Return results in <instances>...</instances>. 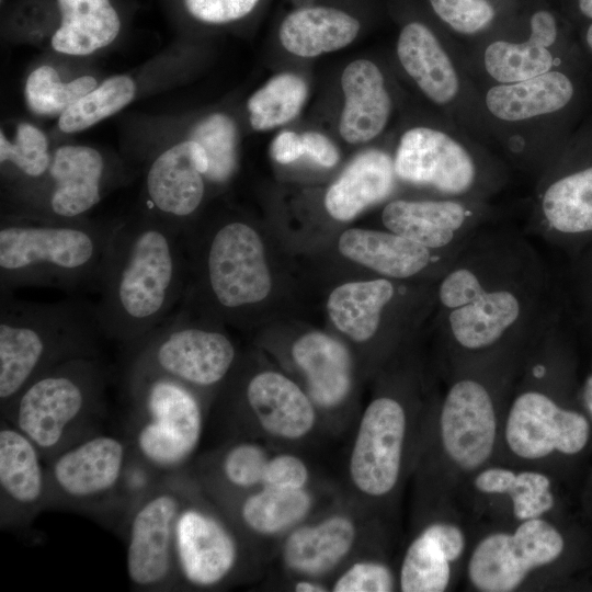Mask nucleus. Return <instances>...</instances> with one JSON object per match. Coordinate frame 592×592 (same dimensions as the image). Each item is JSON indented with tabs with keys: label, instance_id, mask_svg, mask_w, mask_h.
Instances as JSON below:
<instances>
[{
	"label": "nucleus",
	"instance_id": "1",
	"mask_svg": "<svg viewBox=\"0 0 592 592\" xmlns=\"http://www.w3.org/2000/svg\"><path fill=\"white\" fill-rule=\"evenodd\" d=\"M449 373L520 363L554 315L539 251L520 232L479 229L435 284Z\"/></svg>",
	"mask_w": 592,
	"mask_h": 592
},
{
	"label": "nucleus",
	"instance_id": "2",
	"mask_svg": "<svg viewBox=\"0 0 592 592\" xmlns=\"http://www.w3.org/2000/svg\"><path fill=\"white\" fill-rule=\"evenodd\" d=\"M517 371V364H499L449 373L446 391L434 402L417 466L429 514L451 511L468 480L497 462Z\"/></svg>",
	"mask_w": 592,
	"mask_h": 592
},
{
	"label": "nucleus",
	"instance_id": "3",
	"mask_svg": "<svg viewBox=\"0 0 592 592\" xmlns=\"http://www.w3.org/2000/svg\"><path fill=\"white\" fill-rule=\"evenodd\" d=\"M184 234L145 209L123 219L105 255L95 303L103 337L127 348L163 322L184 296Z\"/></svg>",
	"mask_w": 592,
	"mask_h": 592
},
{
	"label": "nucleus",
	"instance_id": "4",
	"mask_svg": "<svg viewBox=\"0 0 592 592\" xmlns=\"http://www.w3.org/2000/svg\"><path fill=\"white\" fill-rule=\"evenodd\" d=\"M122 221L2 214L0 292L33 286L98 292L106 252Z\"/></svg>",
	"mask_w": 592,
	"mask_h": 592
},
{
	"label": "nucleus",
	"instance_id": "5",
	"mask_svg": "<svg viewBox=\"0 0 592 592\" xmlns=\"http://www.w3.org/2000/svg\"><path fill=\"white\" fill-rule=\"evenodd\" d=\"M102 337L95 304L87 299L38 303L0 292V411L39 374L100 357Z\"/></svg>",
	"mask_w": 592,
	"mask_h": 592
},
{
	"label": "nucleus",
	"instance_id": "6",
	"mask_svg": "<svg viewBox=\"0 0 592 592\" xmlns=\"http://www.w3.org/2000/svg\"><path fill=\"white\" fill-rule=\"evenodd\" d=\"M109 374L101 357L77 358L33 378L1 411L41 451L46 462L93 433L105 411Z\"/></svg>",
	"mask_w": 592,
	"mask_h": 592
},
{
	"label": "nucleus",
	"instance_id": "7",
	"mask_svg": "<svg viewBox=\"0 0 592 592\" xmlns=\"http://www.w3.org/2000/svg\"><path fill=\"white\" fill-rule=\"evenodd\" d=\"M433 406L395 392H383L366 406L348 462L350 483L366 503L389 504L400 492L418 466Z\"/></svg>",
	"mask_w": 592,
	"mask_h": 592
},
{
	"label": "nucleus",
	"instance_id": "8",
	"mask_svg": "<svg viewBox=\"0 0 592 592\" xmlns=\"http://www.w3.org/2000/svg\"><path fill=\"white\" fill-rule=\"evenodd\" d=\"M392 158L397 179L440 197L489 201L508 181L505 163L456 124L408 128Z\"/></svg>",
	"mask_w": 592,
	"mask_h": 592
},
{
	"label": "nucleus",
	"instance_id": "9",
	"mask_svg": "<svg viewBox=\"0 0 592 592\" xmlns=\"http://www.w3.org/2000/svg\"><path fill=\"white\" fill-rule=\"evenodd\" d=\"M125 386L132 403V453L161 475L181 471L204 430L203 394L150 371H125Z\"/></svg>",
	"mask_w": 592,
	"mask_h": 592
},
{
	"label": "nucleus",
	"instance_id": "10",
	"mask_svg": "<svg viewBox=\"0 0 592 592\" xmlns=\"http://www.w3.org/2000/svg\"><path fill=\"white\" fill-rule=\"evenodd\" d=\"M566 540L548 516L528 519L481 535L469 549L465 573L479 592L544 587V576L563 555Z\"/></svg>",
	"mask_w": 592,
	"mask_h": 592
},
{
	"label": "nucleus",
	"instance_id": "11",
	"mask_svg": "<svg viewBox=\"0 0 592 592\" xmlns=\"http://www.w3.org/2000/svg\"><path fill=\"white\" fill-rule=\"evenodd\" d=\"M589 439V418L563 407L551 391L515 379L496 463L544 470V462L579 454Z\"/></svg>",
	"mask_w": 592,
	"mask_h": 592
},
{
	"label": "nucleus",
	"instance_id": "12",
	"mask_svg": "<svg viewBox=\"0 0 592 592\" xmlns=\"http://www.w3.org/2000/svg\"><path fill=\"white\" fill-rule=\"evenodd\" d=\"M125 350V371L156 372L202 394L223 383L236 362L235 345L224 332L191 322L183 310Z\"/></svg>",
	"mask_w": 592,
	"mask_h": 592
},
{
	"label": "nucleus",
	"instance_id": "13",
	"mask_svg": "<svg viewBox=\"0 0 592 592\" xmlns=\"http://www.w3.org/2000/svg\"><path fill=\"white\" fill-rule=\"evenodd\" d=\"M480 91L489 137H498L508 159L536 174L534 135L547 118L572 101L574 86L559 68L513 83H491Z\"/></svg>",
	"mask_w": 592,
	"mask_h": 592
},
{
	"label": "nucleus",
	"instance_id": "14",
	"mask_svg": "<svg viewBox=\"0 0 592 592\" xmlns=\"http://www.w3.org/2000/svg\"><path fill=\"white\" fill-rule=\"evenodd\" d=\"M194 483L182 470L164 475L128 511L126 569L135 590L177 589L174 527Z\"/></svg>",
	"mask_w": 592,
	"mask_h": 592
},
{
	"label": "nucleus",
	"instance_id": "15",
	"mask_svg": "<svg viewBox=\"0 0 592 592\" xmlns=\"http://www.w3.org/2000/svg\"><path fill=\"white\" fill-rule=\"evenodd\" d=\"M177 589L207 591L237 580L244 563L241 535L194 483L174 527Z\"/></svg>",
	"mask_w": 592,
	"mask_h": 592
},
{
	"label": "nucleus",
	"instance_id": "16",
	"mask_svg": "<svg viewBox=\"0 0 592 592\" xmlns=\"http://www.w3.org/2000/svg\"><path fill=\"white\" fill-rule=\"evenodd\" d=\"M396 54L405 72L431 103L447 111L453 123L470 135L481 141L488 139L480 91L455 50L452 53L428 25L412 21L400 30Z\"/></svg>",
	"mask_w": 592,
	"mask_h": 592
},
{
	"label": "nucleus",
	"instance_id": "17",
	"mask_svg": "<svg viewBox=\"0 0 592 592\" xmlns=\"http://www.w3.org/2000/svg\"><path fill=\"white\" fill-rule=\"evenodd\" d=\"M130 454L127 440L94 432L64 448L47 462L49 508H124L121 483Z\"/></svg>",
	"mask_w": 592,
	"mask_h": 592
},
{
	"label": "nucleus",
	"instance_id": "18",
	"mask_svg": "<svg viewBox=\"0 0 592 592\" xmlns=\"http://www.w3.org/2000/svg\"><path fill=\"white\" fill-rule=\"evenodd\" d=\"M196 267L201 288L224 311L260 303L271 291L262 240L244 221L219 225L205 242Z\"/></svg>",
	"mask_w": 592,
	"mask_h": 592
},
{
	"label": "nucleus",
	"instance_id": "19",
	"mask_svg": "<svg viewBox=\"0 0 592 592\" xmlns=\"http://www.w3.org/2000/svg\"><path fill=\"white\" fill-rule=\"evenodd\" d=\"M109 175L107 163L95 148L60 146L44 180L3 214L47 220L86 218L101 201Z\"/></svg>",
	"mask_w": 592,
	"mask_h": 592
},
{
	"label": "nucleus",
	"instance_id": "20",
	"mask_svg": "<svg viewBox=\"0 0 592 592\" xmlns=\"http://www.w3.org/2000/svg\"><path fill=\"white\" fill-rule=\"evenodd\" d=\"M488 201L433 197L392 200L382 213L387 230L431 250L453 252L492 219Z\"/></svg>",
	"mask_w": 592,
	"mask_h": 592
},
{
	"label": "nucleus",
	"instance_id": "21",
	"mask_svg": "<svg viewBox=\"0 0 592 592\" xmlns=\"http://www.w3.org/2000/svg\"><path fill=\"white\" fill-rule=\"evenodd\" d=\"M207 171L206 152L193 139L163 150L150 162L146 173L145 209L185 234L186 221L204 200Z\"/></svg>",
	"mask_w": 592,
	"mask_h": 592
},
{
	"label": "nucleus",
	"instance_id": "22",
	"mask_svg": "<svg viewBox=\"0 0 592 592\" xmlns=\"http://www.w3.org/2000/svg\"><path fill=\"white\" fill-rule=\"evenodd\" d=\"M468 538L454 511L429 514L402 555L398 590L444 592L452 587L464 557Z\"/></svg>",
	"mask_w": 592,
	"mask_h": 592
},
{
	"label": "nucleus",
	"instance_id": "23",
	"mask_svg": "<svg viewBox=\"0 0 592 592\" xmlns=\"http://www.w3.org/2000/svg\"><path fill=\"white\" fill-rule=\"evenodd\" d=\"M49 508L47 462L37 446L1 418L0 525L22 528Z\"/></svg>",
	"mask_w": 592,
	"mask_h": 592
},
{
	"label": "nucleus",
	"instance_id": "24",
	"mask_svg": "<svg viewBox=\"0 0 592 592\" xmlns=\"http://www.w3.org/2000/svg\"><path fill=\"white\" fill-rule=\"evenodd\" d=\"M463 490L470 491L478 513L499 512V521L506 527L548 516L556 506L551 478L536 468L492 463L477 471Z\"/></svg>",
	"mask_w": 592,
	"mask_h": 592
},
{
	"label": "nucleus",
	"instance_id": "25",
	"mask_svg": "<svg viewBox=\"0 0 592 592\" xmlns=\"http://www.w3.org/2000/svg\"><path fill=\"white\" fill-rule=\"evenodd\" d=\"M528 228L549 241L592 234V164L568 172L545 168L537 175Z\"/></svg>",
	"mask_w": 592,
	"mask_h": 592
},
{
	"label": "nucleus",
	"instance_id": "26",
	"mask_svg": "<svg viewBox=\"0 0 592 592\" xmlns=\"http://www.w3.org/2000/svg\"><path fill=\"white\" fill-rule=\"evenodd\" d=\"M361 536V523L345 511L306 520L284 535L282 562L298 577L320 579L348 561Z\"/></svg>",
	"mask_w": 592,
	"mask_h": 592
},
{
	"label": "nucleus",
	"instance_id": "27",
	"mask_svg": "<svg viewBox=\"0 0 592 592\" xmlns=\"http://www.w3.org/2000/svg\"><path fill=\"white\" fill-rule=\"evenodd\" d=\"M243 400L260 431L276 440L307 439L319 422L317 407L309 395L278 372L262 371L251 376Z\"/></svg>",
	"mask_w": 592,
	"mask_h": 592
},
{
	"label": "nucleus",
	"instance_id": "28",
	"mask_svg": "<svg viewBox=\"0 0 592 592\" xmlns=\"http://www.w3.org/2000/svg\"><path fill=\"white\" fill-rule=\"evenodd\" d=\"M339 250L382 276L400 281L430 272L440 280L460 251L439 252L389 230L368 229L344 231Z\"/></svg>",
	"mask_w": 592,
	"mask_h": 592
},
{
	"label": "nucleus",
	"instance_id": "29",
	"mask_svg": "<svg viewBox=\"0 0 592 592\" xmlns=\"http://www.w3.org/2000/svg\"><path fill=\"white\" fill-rule=\"evenodd\" d=\"M559 30L550 11H534L528 33L521 39L496 38L480 50L478 62L492 83H513L557 69L561 59L555 53Z\"/></svg>",
	"mask_w": 592,
	"mask_h": 592
},
{
	"label": "nucleus",
	"instance_id": "30",
	"mask_svg": "<svg viewBox=\"0 0 592 592\" xmlns=\"http://www.w3.org/2000/svg\"><path fill=\"white\" fill-rule=\"evenodd\" d=\"M344 106L339 130L350 144L367 143L387 126L392 100L379 67L368 59L350 62L341 76Z\"/></svg>",
	"mask_w": 592,
	"mask_h": 592
},
{
	"label": "nucleus",
	"instance_id": "31",
	"mask_svg": "<svg viewBox=\"0 0 592 592\" xmlns=\"http://www.w3.org/2000/svg\"><path fill=\"white\" fill-rule=\"evenodd\" d=\"M292 357L317 409L333 411L344 403L352 386V366L341 342L326 333L309 332L293 344Z\"/></svg>",
	"mask_w": 592,
	"mask_h": 592
},
{
	"label": "nucleus",
	"instance_id": "32",
	"mask_svg": "<svg viewBox=\"0 0 592 592\" xmlns=\"http://www.w3.org/2000/svg\"><path fill=\"white\" fill-rule=\"evenodd\" d=\"M396 182L394 158L379 149L366 150L355 157L328 189L326 209L337 220H351L391 195Z\"/></svg>",
	"mask_w": 592,
	"mask_h": 592
},
{
	"label": "nucleus",
	"instance_id": "33",
	"mask_svg": "<svg viewBox=\"0 0 592 592\" xmlns=\"http://www.w3.org/2000/svg\"><path fill=\"white\" fill-rule=\"evenodd\" d=\"M236 526L258 537H276L308 520L316 497L307 488L260 487L231 498Z\"/></svg>",
	"mask_w": 592,
	"mask_h": 592
},
{
	"label": "nucleus",
	"instance_id": "34",
	"mask_svg": "<svg viewBox=\"0 0 592 592\" xmlns=\"http://www.w3.org/2000/svg\"><path fill=\"white\" fill-rule=\"evenodd\" d=\"M358 31L360 22L344 11L310 7L289 13L280 26L278 37L288 53L316 57L348 46Z\"/></svg>",
	"mask_w": 592,
	"mask_h": 592
},
{
	"label": "nucleus",
	"instance_id": "35",
	"mask_svg": "<svg viewBox=\"0 0 592 592\" xmlns=\"http://www.w3.org/2000/svg\"><path fill=\"white\" fill-rule=\"evenodd\" d=\"M398 291L387 277L345 283L332 291L327 307L334 326L356 342L373 339L380 329L385 310Z\"/></svg>",
	"mask_w": 592,
	"mask_h": 592
},
{
	"label": "nucleus",
	"instance_id": "36",
	"mask_svg": "<svg viewBox=\"0 0 592 592\" xmlns=\"http://www.w3.org/2000/svg\"><path fill=\"white\" fill-rule=\"evenodd\" d=\"M60 26L52 47L61 54L84 56L110 45L121 30L119 16L110 0H57Z\"/></svg>",
	"mask_w": 592,
	"mask_h": 592
},
{
	"label": "nucleus",
	"instance_id": "37",
	"mask_svg": "<svg viewBox=\"0 0 592 592\" xmlns=\"http://www.w3.org/2000/svg\"><path fill=\"white\" fill-rule=\"evenodd\" d=\"M305 80L294 73L271 78L248 100L250 124L255 130H267L292 121L307 96Z\"/></svg>",
	"mask_w": 592,
	"mask_h": 592
},
{
	"label": "nucleus",
	"instance_id": "38",
	"mask_svg": "<svg viewBox=\"0 0 592 592\" xmlns=\"http://www.w3.org/2000/svg\"><path fill=\"white\" fill-rule=\"evenodd\" d=\"M136 92L135 82L125 75L113 76L80 98L59 115L64 133L87 129L126 106Z\"/></svg>",
	"mask_w": 592,
	"mask_h": 592
},
{
	"label": "nucleus",
	"instance_id": "39",
	"mask_svg": "<svg viewBox=\"0 0 592 592\" xmlns=\"http://www.w3.org/2000/svg\"><path fill=\"white\" fill-rule=\"evenodd\" d=\"M270 456L260 443L240 440L217 455L213 475L228 497L234 498L262 487Z\"/></svg>",
	"mask_w": 592,
	"mask_h": 592
},
{
	"label": "nucleus",
	"instance_id": "40",
	"mask_svg": "<svg viewBox=\"0 0 592 592\" xmlns=\"http://www.w3.org/2000/svg\"><path fill=\"white\" fill-rule=\"evenodd\" d=\"M52 160L53 153L49 152L48 140L45 134L36 126L30 123H21L12 141L1 130V164L12 167L27 183L26 189L11 202L24 194L32 184L38 185L44 180Z\"/></svg>",
	"mask_w": 592,
	"mask_h": 592
},
{
	"label": "nucleus",
	"instance_id": "41",
	"mask_svg": "<svg viewBox=\"0 0 592 592\" xmlns=\"http://www.w3.org/2000/svg\"><path fill=\"white\" fill-rule=\"evenodd\" d=\"M96 86L92 76H81L64 83L53 67L41 66L29 75L25 96L32 112L38 115H61Z\"/></svg>",
	"mask_w": 592,
	"mask_h": 592
},
{
	"label": "nucleus",
	"instance_id": "42",
	"mask_svg": "<svg viewBox=\"0 0 592 592\" xmlns=\"http://www.w3.org/2000/svg\"><path fill=\"white\" fill-rule=\"evenodd\" d=\"M190 139L198 143L206 152V179L214 183L228 181L237 164V129L234 121L223 113L212 114L197 123Z\"/></svg>",
	"mask_w": 592,
	"mask_h": 592
},
{
	"label": "nucleus",
	"instance_id": "43",
	"mask_svg": "<svg viewBox=\"0 0 592 592\" xmlns=\"http://www.w3.org/2000/svg\"><path fill=\"white\" fill-rule=\"evenodd\" d=\"M329 587L332 592H391L398 590V572L384 559L364 557L349 562Z\"/></svg>",
	"mask_w": 592,
	"mask_h": 592
},
{
	"label": "nucleus",
	"instance_id": "44",
	"mask_svg": "<svg viewBox=\"0 0 592 592\" xmlns=\"http://www.w3.org/2000/svg\"><path fill=\"white\" fill-rule=\"evenodd\" d=\"M436 16L455 34L475 37L488 31L497 12L489 0H429Z\"/></svg>",
	"mask_w": 592,
	"mask_h": 592
},
{
	"label": "nucleus",
	"instance_id": "45",
	"mask_svg": "<svg viewBox=\"0 0 592 592\" xmlns=\"http://www.w3.org/2000/svg\"><path fill=\"white\" fill-rule=\"evenodd\" d=\"M309 481L310 470L306 462L285 452L270 456L262 487L303 489L308 487Z\"/></svg>",
	"mask_w": 592,
	"mask_h": 592
},
{
	"label": "nucleus",
	"instance_id": "46",
	"mask_svg": "<svg viewBox=\"0 0 592 592\" xmlns=\"http://www.w3.org/2000/svg\"><path fill=\"white\" fill-rule=\"evenodd\" d=\"M259 0H184V4L195 19L220 24L241 19L249 14Z\"/></svg>",
	"mask_w": 592,
	"mask_h": 592
},
{
	"label": "nucleus",
	"instance_id": "47",
	"mask_svg": "<svg viewBox=\"0 0 592 592\" xmlns=\"http://www.w3.org/2000/svg\"><path fill=\"white\" fill-rule=\"evenodd\" d=\"M305 155H308L322 167L331 168L339 160V150L335 145L323 134L306 132L301 134Z\"/></svg>",
	"mask_w": 592,
	"mask_h": 592
},
{
	"label": "nucleus",
	"instance_id": "48",
	"mask_svg": "<svg viewBox=\"0 0 592 592\" xmlns=\"http://www.w3.org/2000/svg\"><path fill=\"white\" fill-rule=\"evenodd\" d=\"M271 155L280 163L294 162L305 155L301 135L291 130L280 133L271 144Z\"/></svg>",
	"mask_w": 592,
	"mask_h": 592
},
{
	"label": "nucleus",
	"instance_id": "49",
	"mask_svg": "<svg viewBox=\"0 0 592 592\" xmlns=\"http://www.w3.org/2000/svg\"><path fill=\"white\" fill-rule=\"evenodd\" d=\"M293 590L296 592H327L330 587L318 578L298 577L293 583Z\"/></svg>",
	"mask_w": 592,
	"mask_h": 592
},
{
	"label": "nucleus",
	"instance_id": "50",
	"mask_svg": "<svg viewBox=\"0 0 592 592\" xmlns=\"http://www.w3.org/2000/svg\"><path fill=\"white\" fill-rule=\"evenodd\" d=\"M581 400L589 419L592 421V373L587 377L582 390Z\"/></svg>",
	"mask_w": 592,
	"mask_h": 592
},
{
	"label": "nucleus",
	"instance_id": "51",
	"mask_svg": "<svg viewBox=\"0 0 592 592\" xmlns=\"http://www.w3.org/2000/svg\"><path fill=\"white\" fill-rule=\"evenodd\" d=\"M580 11L589 19H592V0H578Z\"/></svg>",
	"mask_w": 592,
	"mask_h": 592
},
{
	"label": "nucleus",
	"instance_id": "52",
	"mask_svg": "<svg viewBox=\"0 0 592 592\" xmlns=\"http://www.w3.org/2000/svg\"><path fill=\"white\" fill-rule=\"evenodd\" d=\"M585 42L592 52V24L587 30Z\"/></svg>",
	"mask_w": 592,
	"mask_h": 592
}]
</instances>
